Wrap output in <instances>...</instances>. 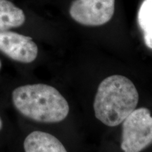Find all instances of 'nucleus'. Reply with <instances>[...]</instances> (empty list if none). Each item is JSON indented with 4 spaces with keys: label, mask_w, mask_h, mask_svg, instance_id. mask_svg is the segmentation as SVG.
Masks as SVG:
<instances>
[{
    "label": "nucleus",
    "mask_w": 152,
    "mask_h": 152,
    "mask_svg": "<svg viewBox=\"0 0 152 152\" xmlns=\"http://www.w3.org/2000/svg\"><path fill=\"white\" fill-rule=\"evenodd\" d=\"M138 102L137 90L130 79L109 76L101 82L95 95V116L107 126H118L136 109Z\"/></svg>",
    "instance_id": "nucleus-1"
},
{
    "label": "nucleus",
    "mask_w": 152,
    "mask_h": 152,
    "mask_svg": "<svg viewBox=\"0 0 152 152\" xmlns=\"http://www.w3.org/2000/svg\"><path fill=\"white\" fill-rule=\"evenodd\" d=\"M12 101L19 113L39 123L61 122L70 110L65 97L54 87L45 84L17 87L12 92Z\"/></svg>",
    "instance_id": "nucleus-2"
},
{
    "label": "nucleus",
    "mask_w": 152,
    "mask_h": 152,
    "mask_svg": "<svg viewBox=\"0 0 152 152\" xmlns=\"http://www.w3.org/2000/svg\"><path fill=\"white\" fill-rule=\"evenodd\" d=\"M122 124L123 151L140 152L152 144V116L147 108L135 109Z\"/></svg>",
    "instance_id": "nucleus-3"
},
{
    "label": "nucleus",
    "mask_w": 152,
    "mask_h": 152,
    "mask_svg": "<svg viewBox=\"0 0 152 152\" xmlns=\"http://www.w3.org/2000/svg\"><path fill=\"white\" fill-rule=\"evenodd\" d=\"M115 0H73L69 9L71 18L86 26H100L111 20Z\"/></svg>",
    "instance_id": "nucleus-4"
},
{
    "label": "nucleus",
    "mask_w": 152,
    "mask_h": 152,
    "mask_svg": "<svg viewBox=\"0 0 152 152\" xmlns=\"http://www.w3.org/2000/svg\"><path fill=\"white\" fill-rule=\"evenodd\" d=\"M0 51L12 60L24 64L34 61L38 47L30 37L15 32H0Z\"/></svg>",
    "instance_id": "nucleus-5"
},
{
    "label": "nucleus",
    "mask_w": 152,
    "mask_h": 152,
    "mask_svg": "<svg viewBox=\"0 0 152 152\" xmlns=\"http://www.w3.org/2000/svg\"><path fill=\"white\" fill-rule=\"evenodd\" d=\"M23 147L26 152H68L56 137L42 131H34L28 134Z\"/></svg>",
    "instance_id": "nucleus-6"
},
{
    "label": "nucleus",
    "mask_w": 152,
    "mask_h": 152,
    "mask_svg": "<svg viewBox=\"0 0 152 152\" xmlns=\"http://www.w3.org/2000/svg\"><path fill=\"white\" fill-rule=\"evenodd\" d=\"M23 11L9 0H0V32L18 28L24 24Z\"/></svg>",
    "instance_id": "nucleus-7"
},
{
    "label": "nucleus",
    "mask_w": 152,
    "mask_h": 152,
    "mask_svg": "<svg viewBox=\"0 0 152 152\" xmlns=\"http://www.w3.org/2000/svg\"><path fill=\"white\" fill-rule=\"evenodd\" d=\"M137 20L142 30L152 26V0H144L139 10Z\"/></svg>",
    "instance_id": "nucleus-8"
},
{
    "label": "nucleus",
    "mask_w": 152,
    "mask_h": 152,
    "mask_svg": "<svg viewBox=\"0 0 152 152\" xmlns=\"http://www.w3.org/2000/svg\"><path fill=\"white\" fill-rule=\"evenodd\" d=\"M143 32L144 42L147 47L152 49V26L144 30Z\"/></svg>",
    "instance_id": "nucleus-9"
},
{
    "label": "nucleus",
    "mask_w": 152,
    "mask_h": 152,
    "mask_svg": "<svg viewBox=\"0 0 152 152\" xmlns=\"http://www.w3.org/2000/svg\"><path fill=\"white\" fill-rule=\"evenodd\" d=\"M2 125H3L2 121H1V117H0V130H1V128H2Z\"/></svg>",
    "instance_id": "nucleus-10"
},
{
    "label": "nucleus",
    "mask_w": 152,
    "mask_h": 152,
    "mask_svg": "<svg viewBox=\"0 0 152 152\" xmlns=\"http://www.w3.org/2000/svg\"><path fill=\"white\" fill-rule=\"evenodd\" d=\"M1 60H0V70H1Z\"/></svg>",
    "instance_id": "nucleus-11"
}]
</instances>
